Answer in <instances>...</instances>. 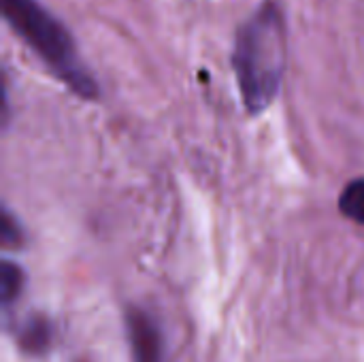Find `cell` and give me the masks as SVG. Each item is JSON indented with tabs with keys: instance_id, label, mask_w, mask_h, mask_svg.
<instances>
[{
	"instance_id": "cell-1",
	"label": "cell",
	"mask_w": 364,
	"mask_h": 362,
	"mask_svg": "<svg viewBox=\"0 0 364 362\" xmlns=\"http://www.w3.org/2000/svg\"><path fill=\"white\" fill-rule=\"evenodd\" d=\"M286 51L284 15L269 2L243 23L232 55L241 98L252 115L262 113L275 100L288 60Z\"/></svg>"
},
{
	"instance_id": "cell-2",
	"label": "cell",
	"mask_w": 364,
	"mask_h": 362,
	"mask_svg": "<svg viewBox=\"0 0 364 362\" xmlns=\"http://www.w3.org/2000/svg\"><path fill=\"white\" fill-rule=\"evenodd\" d=\"M6 23L32 47L47 68L75 94L94 98L98 87L77 55L68 30L36 0H2Z\"/></svg>"
},
{
	"instance_id": "cell-3",
	"label": "cell",
	"mask_w": 364,
	"mask_h": 362,
	"mask_svg": "<svg viewBox=\"0 0 364 362\" xmlns=\"http://www.w3.org/2000/svg\"><path fill=\"white\" fill-rule=\"evenodd\" d=\"M132 341L136 350V361L139 362H156L158 358V348H156V333L151 324H147L141 316L132 318Z\"/></svg>"
},
{
	"instance_id": "cell-4",
	"label": "cell",
	"mask_w": 364,
	"mask_h": 362,
	"mask_svg": "<svg viewBox=\"0 0 364 362\" xmlns=\"http://www.w3.org/2000/svg\"><path fill=\"white\" fill-rule=\"evenodd\" d=\"M339 209L352 222L364 224V179H354L346 186L339 198Z\"/></svg>"
},
{
	"instance_id": "cell-5",
	"label": "cell",
	"mask_w": 364,
	"mask_h": 362,
	"mask_svg": "<svg viewBox=\"0 0 364 362\" xmlns=\"http://www.w3.org/2000/svg\"><path fill=\"white\" fill-rule=\"evenodd\" d=\"M49 344V326L41 318H32L21 331V346L32 352H41Z\"/></svg>"
},
{
	"instance_id": "cell-6",
	"label": "cell",
	"mask_w": 364,
	"mask_h": 362,
	"mask_svg": "<svg viewBox=\"0 0 364 362\" xmlns=\"http://www.w3.org/2000/svg\"><path fill=\"white\" fill-rule=\"evenodd\" d=\"M0 280H2V301L4 303H11L21 292V288H23V273H21V269L17 265L4 260L2 262V275H0Z\"/></svg>"
},
{
	"instance_id": "cell-7",
	"label": "cell",
	"mask_w": 364,
	"mask_h": 362,
	"mask_svg": "<svg viewBox=\"0 0 364 362\" xmlns=\"http://www.w3.org/2000/svg\"><path fill=\"white\" fill-rule=\"evenodd\" d=\"M2 241H4V245H13V247H17L21 243L19 226L13 222L9 211H4V218H2Z\"/></svg>"
}]
</instances>
